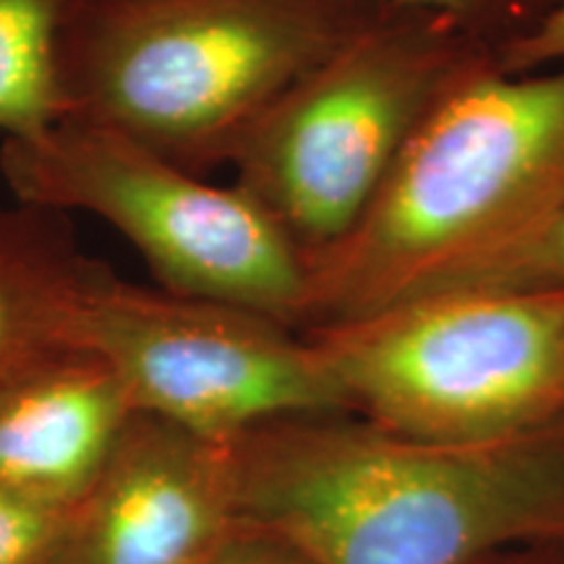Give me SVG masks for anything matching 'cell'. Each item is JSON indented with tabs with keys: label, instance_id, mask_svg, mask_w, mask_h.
<instances>
[{
	"label": "cell",
	"instance_id": "obj_1",
	"mask_svg": "<svg viewBox=\"0 0 564 564\" xmlns=\"http://www.w3.org/2000/svg\"><path fill=\"white\" fill-rule=\"evenodd\" d=\"M230 463L236 525L308 564H476L564 541V419L434 442L306 413L232 440Z\"/></svg>",
	"mask_w": 564,
	"mask_h": 564
},
{
	"label": "cell",
	"instance_id": "obj_2",
	"mask_svg": "<svg viewBox=\"0 0 564 564\" xmlns=\"http://www.w3.org/2000/svg\"><path fill=\"white\" fill-rule=\"evenodd\" d=\"M564 202V66L497 58L415 131L348 236L308 264L299 333L449 291Z\"/></svg>",
	"mask_w": 564,
	"mask_h": 564
},
{
	"label": "cell",
	"instance_id": "obj_3",
	"mask_svg": "<svg viewBox=\"0 0 564 564\" xmlns=\"http://www.w3.org/2000/svg\"><path fill=\"white\" fill-rule=\"evenodd\" d=\"M382 0H87L63 55L66 118L204 175Z\"/></svg>",
	"mask_w": 564,
	"mask_h": 564
},
{
	"label": "cell",
	"instance_id": "obj_4",
	"mask_svg": "<svg viewBox=\"0 0 564 564\" xmlns=\"http://www.w3.org/2000/svg\"><path fill=\"white\" fill-rule=\"evenodd\" d=\"M497 47L436 13L387 6L288 87L228 165L308 264L348 236L415 131Z\"/></svg>",
	"mask_w": 564,
	"mask_h": 564
},
{
	"label": "cell",
	"instance_id": "obj_5",
	"mask_svg": "<svg viewBox=\"0 0 564 564\" xmlns=\"http://www.w3.org/2000/svg\"><path fill=\"white\" fill-rule=\"evenodd\" d=\"M345 411L434 442L564 419V293L460 288L303 333Z\"/></svg>",
	"mask_w": 564,
	"mask_h": 564
},
{
	"label": "cell",
	"instance_id": "obj_6",
	"mask_svg": "<svg viewBox=\"0 0 564 564\" xmlns=\"http://www.w3.org/2000/svg\"><path fill=\"white\" fill-rule=\"evenodd\" d=\"M0 173L17 204L110 225L162 291L301 329L306 262L236 183L217 186L110 126L74 116L0 141Z\"/></svg>",
	"mask_w": 564,
	"mask_h": 564
},
{
	"label": "cell",
	"instance_id": "obj_7",
	"mask_svg": "<svg viewBox=\"0 0 564 564\" xmlns=\"http://www.w3.org/2000/svg\"><path fill=\"white\" fill-rule=\"evenodd\" d=\"M61 343L100 361L137 413L212 442L291 415L345 411L306 335L246 308L133 285L95 259Z\"/></svg>",
	"mask_w": 564,
	"mask_h": 564
},
{
	"label": "cell",
	"instance_id": "obj_8",
	"mask_svg": "<svg viewBox=\"0 0 564 564\" xmlns=\"http://www.w3.org/2000/svg\"><path fill=\"white\" fill-rule=\"evenodd\" d=\"M232 531L230 442L137 413L51 562L207 564Z\"/></svg>",
	"mask_w": 564,
	"mask_h": 564
},
{
	"label": "cell",
	"instance_id": "obj_9",
	"mask_svg": "<svg viewBox=\"0 0 564 564\" xmlns=\"http://www.w3.org/2000/svg\"><path fill=\"white\" fill-rule=\"evenodd\" d=\"M133 415L118 379L87 352L40 358L0 382V489L74 512Z\"/></svg>",
	"mask_w": 564,
	"mask_h": 564
},
{
	"label": "cell",
	"instance_id": "obj_10",
	"mask_svg": "<svg viewBox=\"0 0 564 564\" xmlns=\"http://www.w3.org/2000/svg\"><path fill=\"white\" fill-rule=\"evenodd\" d=\"M87 264L66 215L26 204L0 209V382L66 350L63 319Z\"/></svg>",
	"mask_w": 564,
	"mask_h": 564
},
{
	"label": "cell",
	"instance_id": "obj_11",
	"mask_svg": "<svg viewBox=\"0 0 564 564\" xmlns=\"http://www.w3.org/2000/svg\"><path fill=\"white\" fill-rule=\"evenodd\" d=\"M87 0H0V137L24 139L66 118L63 55Z\"/></svg>",
	"mask_w": 564,
	"mask_h": 564
},
{
	"label": "cell",
	"instance_id": "obj_12",
	"mask_svg": "<svg viewBox=\"0 0 564 564\" xmlns=\"http://www.w3.org/2000/svg\"><path fill=\"white\" fill-rule=\"evenodd\" d=\"M460 288L564 293V202L556 204L525 238L449 291Z\"/></svg>",
	"mask_w": 564,
	"mask_h": 564
},
{
	"label": "cell",
	"instance_id": "obj_13",
	"mask_svg": "<svg viewBox=\"0 0 564 564\" xmlns=\"http://www.w3.org/2000/svg\"><path fill=\"white\" fill-rule=\"evenodd\" d=\"M382 3L436 13L491 42L499 51L505 42L523 34L544 17L554 0H382Z\"/></svg>",
	"mask_w": 564,
	"mask_h": 564
},
{
	"label": "cell",
	"instance_id": "obj_14",
	"mask_svg": "<svg viewBox=\"0 0 564 564\" xmlns=\"http://www.w3.org/2000/svg\"><path fill=\"white\" fill-rule=\"evenodd\" d=\"M70 512L53 510L0 489V564H45L53 560Z\"/></svg>",
	"mask_w": 564,
	"mask_h": 564
},
{
	"label": "cell",
	"instance_id": "obj_15",
	"mask_svg": "<svg viewBox=\"0 0 564 564\" xmlns=\"http://www.w3.org/2000/svg\"><path fill=\"white\" fill-rule=\"evenodd\" d=\"M497 63L510 74L564 66V0H554L533 26L505 42L497 51Z\"/></svg>",
	"mask_w": 564,
	"mask_h": 564
},
{
	"label": "cell",
	"instance_id": "obj_16",
	"mask_svg": "<svg viewBox=\"0 0 564 564\" xmlns=\"http://www.w3.org/2000/svg\"><path fill=\"white\" fill-rule=\"evenodd\" d=\"M207 564H308L301 554H295L293 549H288L280 541L270 539V535L249 531V528L236 525V531L220 552Z\"/></svg>",
	"mask_w": 564,
	"mask_h": 564
},
{
	"label": "cell",
	"instance_id": "obj_17",
	"mask_svg": "<svg viewBox=\"0 0 564 564\" xmlns=\"http://www.w3.org/2000/svg\"><path fill=\"white\" fill-rule=\"evenodd\" d=\"M476 564H564V541L507 549Z\"/></svg>",
	"mask_w": 564,
	"mask_h": 564
}]
</instances>
